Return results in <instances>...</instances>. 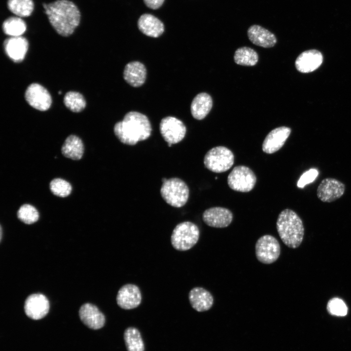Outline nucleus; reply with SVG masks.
I'll list each match as a JSON object with an SVG mask.
<instances>
[{
  "instance_id": "obj_8",
  "label": "nucleus",
  "mask_w": 351,
  "mask_h": 351,
  "mask_svg": "<svg viewBox=\"0 0 351 351\" xmlns=\"http://www.w3.org/2000/svg\"><path fill=\"white\" fill-rule=\"evenodd\" d=\"M257 259L262 263L272 264L276 261L280 254L281 248L275 237L270 234L261 236L255 245Z\"/></svg>"
},
{
  "instance_id": "obj_26",
  "label": "nucleus",
  "mask_w": 351,
  "mask_h": 351,
  "mask_svg": "<svg viewBox=\"0 0 351 351\" xmlns=\"http://www.w3.org/2000/svg\"><path fill=\"white\" fill-rule=\"evenodd\" d=\"M128 351H144V346L138 330L134 327L127 328L124 334Z\"/></svg>"
},
{
  "instance_id": "obj_23",
  "label": "nucleus",
  "mask_w": 351,
  "mask_h": 351,
  "mask_svg": "<svg viewBox=\"0 0 351 351\" xmlns=\"http://www.w3.org/2000/svg\"><path fill=\"white\" fill-rule=\"evenodd\" d=\"M212 106L211 96L206 93H199L194 98L191 103L192 115L195 119L201 120L208 114Z\"/></svg>"
},
{
  "instance_id": "obj_27",
  "label": "nucleus",
  "mask_w": 351,
  "mask_h": 351,
  "mask_svg": "<svg viewBox=\"0 0 351 351\" xmlns=\"http://www.w3.org/2000/svg\"><path fill=\"white\" fill-rule=\"evenodd\" d=\"M258 59L257 53L252 48L242 47L238 48L234 55L235 62L243 66L255 65Z\"/></svg>"
},
{
  "instance_id": "obj_14",
  "label": "nucleus",
  "mask_w": 351,
  "mask_h": 351,
  "mask_svg": "<svg viewBox=\"0 0 351 351\" xmlns=\"http://www.w3.org/2000/svg\"><path fill=\"white\" fill-rule=\"evenodd\" d=\"M202 219L208 226L217 228L228 227L233 219L232 213L229 209L220 207H212L203 213Z\"/></svg>"
},
{
  "instance_id": "obj_9",
  "label": "nucleus",
  "mask_w": 351,
  "mask_h": 351,
  "mask_svg": "<svg viewBox=\"0 0 351 351\" xmlns=\"http://www.w3.org/2000/svg\"><path fill=\"white\" fill-rule=\"evenodd\" d=\"M159 131L164 140L169 147L180 142L185 137L186 127L177 118L169 116L163 118L159 124Z\"/></svg>"
},
{
  "instance_id": "obj_11",
  "label": "nucleus",
  "mask_w": 351,
  "mask_h": 351,
  "mask_svg": "<svg viewBox=\"0 0 351 351\" xmlns=\"http://www.w3.org/2000/svg\"><path fill=\"white\" fill-rule=\"evenodd\" d=\"M345 188V185L341 181L334 178H325L317 187V196L322 202H332L344 195Z\"/></svg>"
},
{
  "instance_id": "obj_13",
  "label": "nucleus",
  "mask_w": 351,
  "mask_h": 351,
  "mask_svg": "<svg viewBox=\"0 0 351 351\" xmlns=\"http://www.w3.org/2000/svg\"><path fill=\"white\" fill-rule=\"evenodd\" d=\"M24 311L26 315L34 320L44 317L48 312L49 302L46 297L40 293L30 295L24 303Z\"/></svg>"
},
{
  "instance_id": "obj_16",
  "label": "nucleus",
  "mask_w": 351,
  "mask_h": 351,
  "mask_svg": "<svg viewBox=\"0 0 351 351\" xmlns=\"http://www.w3.org/2000/svg\"><path fill=\"white\" fill-rule=\"evenodd\" d=\"M79 316L81 321L90 329L98 330L104 325V315L93 304L86 303L82 305L79 310Z\"/></svg>"
},
{
  "instance_id": "obj_34",
  "label": "nucleus",
  "mask_w": 351,
  "mask_h": 351,
  "mask_svg": "<svg viewBox=\"0 0 351 351\" xmlns=\"http://www.w3.org/2000/svg\"><path fill=\"white\" fill-rule=\"evenodd\" d=\"M146 5L152 9L159 8L163 4L164 0H143Z\"/></svg>"
},
{
  "instance_id": "obj_17",
  "label": "nucleus",
  "mask_w": 351,
  "mask_h": 351,
  "mask_svg": "<svg viewBox=\"0 0 351 351\" xmlns=\"http://www.w3.org/2000/svg\"><path fill=\"white\" fill-rule=\"evenodd\" d=\"M5 52L13 61L19 62L24 58L28 50V42L23 37H11L3 43Z\"/></svg>"
},
{
  "instance_id": "obj_2",
  "label": "nucleus",
  "mask_w": 351,
  "mask_h": 351,
  "mask_svg": "<svg viewBox=\"0 0 351 351\" xmlns=\"http://www.w3.org/2000/svg\"><path fill=\"white\" fill-rule=\"evenodd\" d=\"M114 132L121 143L134 145L149 137L152 127L146 116L138 112L130 111L122 120L115 124Z\"/></svg>"
},
{
  "instance_id": "obj_24",
  "label": "nucleus",
  "mask_w": 351,
  "mask_h": 351,
  "mask_svg": "<svg viewBox=\"0 0 351 351\" xmlns=\"http://www.w3.org/2000/svg\"><path fill=\"white\" fill-rule=\"evenodd\" d=\"M61 153L65 157L73 160L81 159L84 153L81 139L75 135L68 136L62 146Z\"/></svg>"
},
{
  "instance_id": "obj_32",
  "label": "nucleus",
  "mask_w": 351,
  "mask_h": 351,
  "mask_svg": "<svg viewBox=\"0 0 351 351\" xmlns=\"http://www.w3.org/2000/svg\"><path fill=\"white\" fill-rule=\"evenodd\" d=\"M327 310L332 315L344 316L348 313V307L345 302L337 297L330 299L327 303Z\"/></svg>"
},
{
  "instance_id": "obj_15",
  "label": "nucleus",
  "mask_w": 351,
  "mask_h": 351,
  "mask_svg": "<svg viewBox=\"0 0 351 351\" xmlns=\"http://www.w3.org/2000/svg\"><path fill=\"white\" fill-rule=\"evenodd\" d=\"M291 129L286 126L276 128L266 136L262 144V150L267 154H273L280 149L289 137Z\"/></svg>"
},
{
  "instance_id": "obj_6",
  "label": "nucleus",
  "mask_w": 351,
  "mask_h": 351,
  "mask_svg": "<svg viewBox=\"0 0 351 351\" xmlns=\"http://www.w3.org/2000/svg\"><path fill=\"white\" fill-rule=\"evenodd\" d=\"M234 163V155L227 147L217 146L209 150L204 157L205 167L214 173L228 171Z\"/></svg>"
},
{
  "instance_id": "obj_19",
  "label": "nucleus",
  "mask_w": 351,
  "mask_h": 351,
  "mask_svg": "<svg viewBox=\"0 0 351 351\" xmlns=\"http://www.w3.org/2000/svg\"><path fill=\"white\" fill-rule=\"evenodd\" d=\"M188 298L191 306L198 312L208 311L214 304L212 294L202 287H196L191 289Z\"/></svg>"
},
{
  "instance_id": "obj_20",
  "label": "nucleus",
  "mask_w": 351,
  "mask_h": 351,
  "mask_svg": "<svg viewBox=\"0 0 351 351\" xmlns=\"http://www.w3.org/2000/svg\"><path fill=\"white\" fill-rule=\"evenodd\" d=\"M146 75L147 71L144 65L137 61L127 63L123 71L124 80L134 87L142 86L145 81Z\"/></svg>"
},
{
  "instance_id": "obj_21",
  "label": "nucleus",
  "mask_w": 351,
  "mask_h": 351,
  "mask_svg": "<svg viewBox=\"0 0 351 351\" xmlns=\"http://www.w3.org/2000/svg\"><path fill=\"white\" fill-rule=\"evenodd\" d=\"M250 40L254 44L264 48L273 47L276 43L274 35L258 25L251 26L247 31Z\"/></svg>"
},
{
  "instance_id": "obj_18",
  "label": "nucleus",
  "mask_w": 351,
  "mask_h": 351,
  "mask_svg": "<svg viewBox=\"0 0 351 351\" xmlns=\"http://www.w3.org/2000/svg\"><path fill=\"white\" fill-rule=\"evenodd\" d=\"M323 62V56L316 50H307L297 58L295 65L297 70L303 73L312 72L317 69Z\"/></svg>"
},
{
  "instance_id": "obj_3",
  "label": "nucleus",
  "mask_w": 351,
  "mask_h": 351,
  "mask_svg": "<svg viewBox=\"0 0 351 351\" xmlns=\"http://www.w3.org/2000/svg\"><path fill=\"white\" fill-rule=\"evenodd\" d=\"M276 229L287 247L295 249L302 243L304 228L301 219L294 211L286 209L281 212L276 221Z\"/></svg>"
},
{
  "instance_id": "obj_1",
  "label": "nucleus",
  "mask_w": 351,
  "mask_h": 351,
  "mask_svg": "<svg viewBox=\"0 0 351 351\" xmlns=\"http://www.w3.org/2000/svg\"><path fill=\"white\" fill-rule=\"evenodd\" d=\"M42 5L51 25L60 35L69 36L78 26L80 13L72 1L57 0L49 4L43 3Z\"/></svg>"
},
{
  "instance_id": "obj_30",
  "label": "nucleus",
  "mask_w": 351,
  "mask_h": 351,
  "mask_svg": "<svg viewBox=\"0 0 351 351\" xmlns=\"http://www.w3.org/2000/svg\"><path fill=\"white\" fill-rule=\"evenodd\" d=\"M18 218L22 222L31 224L37 221L39 213L33 206L25 204L20 206L17 212Z\"/></svg>"
},
{
  "instance_id": "obj_12",
  "label": "nucleus",
  "mask_w": 351,
  "mask_h": 351,
  "mask_svg": "<svg viewBox=\"0 0 351 351\" xmlns=\"http://www.w3.org/2000/svg\"><path fill=\"white\" fill-rule=\"evenodd\" d=\"M142 295L139 287L133 284H126L118 290L116 300L118 306L124 310L137 307L141 303Z\"/></svg>"
},
{
  "instance_id": "obj_22",
  "label": "nucleus",
  "mask_w": 351,
  "mask_h": 351,
  "mask_svg": "<svg viewBox=\"0 0 351 351\" xmlns=\"http://www.w3.org/2000/svg\"><path fill=\"white\" fill-rule=\"evenodd\" d=\"M139 30L144 35L153 38H157L164 30L163 23L152 15L145 14L141 15L137 22Z\"/></svg>"
},
{
  "instance_id": "obj_10",
  "label": "nucleus",
  "mask_w": 351,
  "mask_h": 351,
  "mask_svg": "<svg viewBox=\"0 0 351 351\" xmlns=\"http://www.w3.org/2000/svg\"><path fill=\"white\" fill-rule=\"evenodd\" d=\"M27 103L34 108L45 111L49 109L52 103V98L47 90L39 84H31L25 93Z\"/></svg>"
},
{
  "instance_id": "obj_29",
  "label": "nucleus",
  "mask_w": 351,
  "mask_h": 351,
  "mask_svg": "<svg viewBox=\"0 0 351 351\" xmlns=\"http://www.w3.org/2000/svg\"><path fill=\"white\" fill-rule=\"evenodd\" d=\"M63 101L66 107L73 112H80L86 106V101L83 96L77 92H67L64 97Z\"/></svg>"
},
{
  "instance_id": "obj_28",
  "label": "nucleus",
  "mask_w": 351,
  "mask_h": 351,
  "mask_svg": "<svg viewBox=\"0 0 351 351\" xmlns=\"http://www.w3.org/2000/svg\"><path fill=\"white\" fill-rule=\"evenodd\" d=\"M7 7L12 13L21 18L31 15L34 4L32 0H8Z\"/></svg>"
},
{
  "instance_id": "obj_35",
  "label": "nucleus",
  "mask_w": 351,
  "mask_h": 351,
  "mask_svg": "<svg viewBox=\"0 0 351 351\" xmlns=\"http://www.w3.org/2000/svg\"><path fill=\"white\" fill-rule=\"evenodd\" d=\"M1 237H2V228H1V227L0 226V240L1 239Z\"/></svg>"
},
{
  "instance_id": "obj_7",
  "label": "nucleus",
  "mask_w": 351,
  "mask_h": 351,
  "mask_svg": "<svg viewBox=\"0 0 351 351\" xmlns=\"http://www.w3.org/2000/svg\"><path fill=\"white\" fill-rule=\"evenodd\" d=\"M256 177L249 167L239 165L234 167L229 174L228 184L232 189L241 192H248L254 187Z\"/></svg>"
},
{
  "instance_id": "obj_4",
  "label": "nucleus",
  "mask_w": 351,
  "mask_h": 351,
  "mask_svg": "<svg viewBox=\"0 0 351 351\" xmlns=\"http://www.w3.org/2000/svg\"><path fill=\"white\" fill-rule=\"evenodd\" d=\"M200 231L197 226L190 221L178 223L174 229L171 242L176 250L185 251L193 247L198 242Z\"/></svg>"
},
{
  "instance_id": "obj_5",
  "label": "nucleus",
  "mask_w": 351,
  "mask_h": 351,
  "mask_svg": "<svg viewBox=\"0 0 351 351\" xmlns=\"http://www.w3.org/2000/svg\"><path fill=\"white\" fill-rule=\"evenodd\" d=\"M160 193L167 204L176 208L183 206L189 196L188 186L184 181L177 177L167 179L163 182Z\"/></svg>"
},
{
  "instance_id": "obj_31",
  "label": "nucleus",
  "mask_w": 351,
  "mask_h": 351,
  "mask_svg": "<svg viewBox=\"0 0 351 351\" xmlns=\"http://www.w3.org/2000/svg\"><path fill=\"white\" fill-rule=\"evenodd\" d=\"M51 192L56 196L65 197L72 191V186L68 181L59 178L53 179L50 183Z\"/></svg>"
},
{
  "instance_id": "obj_33",
  "label": "nucleus",
  "mask_w": 351,
  "mask_h": 351,
  "mask_svg": "<svg viewBox=\"0 0 351 351\" xmlns=\"http://www.w3.org/2000/svg\"><path fill=\"white\" fill-rule=\"evenodd\" d=\"M318 172L315 169H311L304 173L298 180L297 186L303 188L306 185L312 182L317 176Z\"/></svg>"
},
{
  "instance_id": "obj_25",
  "label": "nucleus",
  "mask_w": 351,
  "mask_h": 351,
  "mask_svg": "<svg viewBox=\"0 0 351 351\" xmlns=\"http://www.w3.org/2000/svg\"><path fill=\"white\" fill-rule=\"evenodd\" d=\"M3 32L11 37H19L25 32L26 25L19 17H11L6 19L2 24Z\"/></svg>"
}]
</instances>
